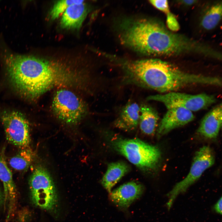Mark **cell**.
I'll use <instances>...</instances> for the list:
<instances>
[{
	"instance_id": "6da1fadb",
	"label": "cell",
	"mask_w": 222,
	"mask_h": 222,
	"mask_svg": "<svg viewBox=\"0 0 222 222\" xmlns=\"http://www.w3.org/2000/svg\"><path fill=\"white\" fill-rule=\"evenodd\" d=\"M129 84L160 92H174L188 85L201 84L221 86V78L191 74L159 59L130 60L125 67Z\"/></svg>"
},
{
	"instance_id": "7a4b0ae2",
	"label": "cell",
	"mask_w": 222,
	"mask_h": 222,
	"mask_svg": "<svg viewBox=\"0 0 222 222\" xmlns=\"http://www.w3.org/2000/svg\"><path fill=\"white\" fill-rule=\"evenodd\" d=\"M117 25L121 43L139 53L166 56L171 48V33L157 20L126 18L122 19Z\"/></svg>"
},
{
	"instance_id": "3957f363",
	"label": "cell",
	"mask_w": 222,
	"mask_h": 222,
	"mask_svg": "<svg viewBox=\"0 0 222 222\" xmlns=\"http://www.w3.org/2000/svg\"><path fill=\"white\" fill-rule=\"evenodd\" d=\"M4 62L15 88L26 98L33 99L45 92L46 82L41 57L7 54Z\"/></svg>"
},
{
	"instance_id": "277c9868",
	"label": "cell",
	"mask_w": 222,
	"mask_h": 222,
	"mask_svg": "<svg viewBox=\"0 0 222 222\" xmlns=\"http://www.w3.org/2000/svg\"><path fill=\"white\" fill-rule=\"evenodd\" d=\"M29 183L33 204L55 217H58L60 211L59 196L48 170L42 166H37L31 174Z\"/></svg>"
},
{
	"instance_id": "5b68a950",
	"label": "cell",
	"mask_w": 222,
	"mask_h": 222,
	"mask_svg": "<svg viewBox=\"0 0 222 222\" xmlns=\"http://www.w3.org/2000/svg\"><path fill=\"white\" fill-rule=\"evenodd\" d=\"M112 145L130 162L143 170L155 169L160 161L159 149L139 139L117 138L113 141Z\"/></svg>"
},
{
	"instance_id": "8992f818",
	"label": "cell",
	"mask_w": 222,
	"mask_h": 222,
	"mask_svg": "<svg viewBox=\"0 0 222 222\" xmlns=\"http://www.w3.org/2000/svg\"><path fill=\"white\" fill-rule=\"evenodd\" d=\"M215 158L212 149L204 146L195 153L190 171L183 180L177 183L166 195L168 200L166 206L170 210L177 196L186 192L188 188L195 182L204 171L214 163Z\"/></svg>"
},
{
	"instance_id": "52a82bcc",
	"label": "cell",
	"mask_w": 222,
	"mask_h": 222,
	"mask_svg": "<svg viewBox=\"0 0 222 222\" xmlns=\"http://www.w3.org/2000/svg\"><path fill=\"white\" fill-rule=\"evenodd\" d=\"M52 107L57 117L68 124L78 123L86 113V107L81 100L72 92L64 89L55 94Z\"/></svg>"
},
{
	"instance_id": "ba28073f",
	"label": "cell",
	"mask_w": 222,
	"mask_h": 222,
	"mask_svg": "<svg viewBox=\"0 0 222 222\" xmlns=\"http://www.w3.org/2000/svg\"><path fill=\"white\" fill-rule=\"evenodd\" d=\"M146 99L162 102L167 109L181 107L192 112L205 109L216 101L215 97L212 95L205 93L191 95L175 92L151 95Z\"/></svg>"
},
{
	"instance_id": "9c48e42d",
	"label": "cell",
	"mask_w": 222,
	"mask_h": 222,
	"mask_svg": "<svg viewBox=\"0 0 222 222\" xmlns=\"http://www.w3.org/2000/svg\"><path fill=\"white\" fill-rule=\"evenodd\" d=\"M0 118L8 142L22 149L29 147L30 127L23 114L17 111H5L1 113Z\"/></svg>"
},
{
	"instance_id": "30bf717a",
	"label": "cell",
	"mask_w": 222,
	"mask_h": 222,
	"mask_svg": "<svg viewBox=\"0 0 222 222\" xmlns=\"http://www.w3.org/2000/svg\"><path fill=\"white\" fill-rule=\"evenodd\" d=\"M167 109L157 130L158 137L174 129L185 125L195 118L192 112L182 107H173Z\"/></svg>"
},
{
	"instance_id": "8fae6325",
	"label": "cell",
	"mask_w": 222,
	"mask_h": 222,
	"mask_svg": "<svg viewBox=\"0 0 222 222\" xmlns=\"http://www.w3.org/2000/svg\"><path fill=\"white\" fill-rule=\"evenodd\" d=\"M4 150L0 151V179L4 188L5 200L9 204L7 220L13 215L15 208L17 191L14 181L12 172L8 167L4 155Z\"/></svg>"
},
{
	"instance_id": "7c38bea8",
	"label": "cell",
	"mask_w": 222,
	"mask_h": 222,
	"mask_svg": "<svg viewBox=\"0 0 222 222\" xmlns=\"http://www.w3.org/2000/svg\"><path fill=\"white\" fill-rule=\"evenodd\" d=\"M144 187L133 181L123 184L110 193L111 201L118 207L126 209L142 194Z\"/></svg>"
},
{
	"instance_id": "4fadbf2b",
	"label": "cell",
	"mask_w": 222,
	"mask_h": 222,
	"mask_svg": "<svg viewBox=\"0 0 222 222\" xmlns=\"http://www.w3.org/2000/svg\"><path fill=\"white\" fill-rule=\"evenodd\" d=\"M221 104L212 109L204 117L197 130V132L203 137L208 138L217 137L222 123Z\"/></svg>"
},
{
	"instance_id": "5bb4252c",
	"label": "cell",
	"mask_w": 222,
	"mask_h": 222,
	"mask_svg": "<svg viewBox=\"0 0 222 222\" xmlns=\"http://www.w3.org/2000/svg\"><path fill=\"white\" fill-rule=\"evenodd\" d=\"M88 7L83 2L69 6L65 10L60 21L61 27L65 29H79L88 12Z\"/></svg>"
},
{
	"instance_id": "9a60e30c",
	"label": "cell",
	"mask_w": 222,
	"mask_h": 222,
	"mask_svg": "<svg viewBox=\"0 0 222 222\" xmlns=\"http://www.w3.org/2000/svg\"><path fill=\"white\" fill-rule=\"evenodd\" d=\"M140 107L136 103L130 102L121 109L115 122L118 128L129 131L135 129L139 123Z\"/></svg>"
},
{
	"instance_id": "2e32d148",
	"label": "cell",
	"mask_w": 222,
	"mask_h": 222,
	"mask_svg": "<svg viewBox=\"0 0 222 222\" xmlns=\"http://www.w3.org/2000/svg\"><path fill=\"white\" fill-rule=\"evenodd\" d=\"M129 171L128 165L123 162H116L109 164L102 178V185L110 193L113 187Z\"/></svg>"
},
{
	"instance_id": "e0dca14e",
	"label": "cell",
	"mask_w": 222,
	"mask_h": 222,
	"mask_svg": "<svg viewBox=\"0 0 222 222\" xmlns=\"http://www.w3.org/2000/svg\"><path fill=\"white\" fill-rule=\"evenodd\" d=\"M158 119V113L153 108L146 105L140 107L139 124L143 133L147 135L154 133Z\"/></svg>"
},
{
	"instance_id": "ac0fdd59",
	"label": "cell",
	"mask_w": 222,
	"mask_h": 222,
	"mask_svg": "<svg viewBox=\"0 0 222 222\" xmlns=\"http://www.w3.org/2000/svg\"><path fill=\"white\" fill-rule=\"evenodd\" d=\"M33 158L32 151L29 148L22 149L18 153L10 159L9 164L15 170L24 171L28 169Z\"/></svg>"
},
{
	"instance_id": "d6986e66",
	"label": "cell",
	"mask_w": 222,
	"mask_h": 222,
	"mask_svg": "<svg viewBox=\"0 0 222 222\" xmlns=\"http://www.w3.org/2000/svg\"><path fill=\"white\" fill-rule=\"evenodd\" d=\"M222 6L219 3L213 6L205 14L201 22L204 28L211 30L217 25L221 18Z\"/></svg>"
},
{
	"instance_id": "ffe728a7",
	"label": "cell",
	"mask_w": 222,
	"mask_h": 222,
	"mask_svg": "<svg viewBox=\"0 0 222 222\" xmlns=\"http://www.w3.org/2000/svg\"><path fill=\"white\" fill-rule=\"evenodd\" d=\"M83 0H60L56 2L54 5L50 13L51 18L54 20L58 18L61 14L65 11L70 6L76 4L84 2Z\"/></svg>"
},
{
	"instance_id": "44dd1931",
	"label": "cell",
	"mask_w": 222,
	"mask_h": 222,
	"mask_svg": "<svg viewBox=\"0 0 222 222\" xmlns=\"http://www.w3.org/2000/svg\"><path fill=\"white\" fill-rule=\"evenodd\" d=\"M166 24L168 28L173 31L179 29V26L175 16L170 12L166 14Z\"/></svg>"
},
{
	"instance_id": "7402d4cb",
	"label": "cell",
	"mask_w": 222,
	"mask_h": 222,
	"mask_svg": "<svg viewBox=\"0 0 222 222\" xmlns=\"http://www.w3.org/2000/svg\"><path fill=\"white\" fill-rule=\"evenodd\" d=\"M150 3L156 8L165 13L170 12L168 2L167 0H150Z\"/></svg>"
},
{
	"instance_id": "603a6c76",
	"label": "cell",
	"mask_w": 222,
	"mask_h": 222,
	"mask_svg": "<svg viewBox=\"0 0 222 222\" xmlns=\"http://www.w3.org/2000/svg\"><path fill=\"white\" fill-rule=\"evenodd\" d=\"M212 210L215 212L220 215L222 214V197L221 196L213 206Z\"/></svg>"
},
{
	"instance_id": "cb8c5ba5",
	"label": "cell",
	"mask_w": 222,
	"mask_h": 222,
	"mask_svg": "<svg viewBox=\"0 0 222 222\" xmlns=\"http://www.w3.org/2000/svg\"><path fill=\"white\" fill-rule=\"evenodd\" d=\"M5 202V197L4 193L2 192L0 187V206L2 205Z\"/></svg>"
},
{
	"instance_id": "d4e9b609",
	"label": "cell",
	"mask_w": 222,
	"mask_h": 222,
	"mask_svg": "<svg viewBox=\"0 0 222 222\" xmlns=\"http://www.w3.org/2000/svg\"><path fill=\"white\" fill-rule=\"evenodd\" d=\"M196 1L195 0H183L182 2L185 4L191 5L194 3Z\"/></svg>"
}]
</instances>
